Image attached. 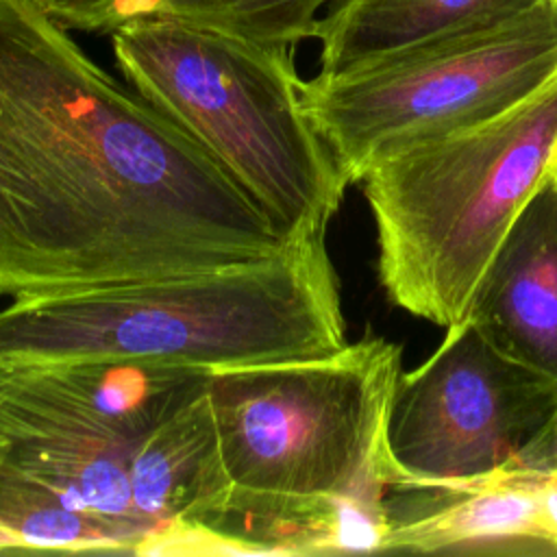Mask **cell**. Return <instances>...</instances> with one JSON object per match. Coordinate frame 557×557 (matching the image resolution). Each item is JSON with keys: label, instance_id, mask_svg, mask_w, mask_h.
I'll return each mask as SVG.
<instances>
[{"label": "cell", "instance_id": "cell-9", "mask_svg": "<svg viewBox=\"0 0 557 557\" xmlns=\"http://www.w3.org/2000/svg\"><path fill=\"white\" fill-rule=\"evenodd\" d=\"M466 315L500 350L557 381V163L511 224Z\"/></svg>", "mask_w": 557, "mask_h": 557}, {"label": "cell", "instance_id": "cell-5", "mask_svg": "<svg viewBox=\"0 0 557 557\" xmlns=\"http://www.w3.org/2000/svg\"><path fill=\"white\" fill-rule=\"evenodd\" d=\"M403 348L363 337L300 359L207 370L231 492L300 500L392 492L387 418Z\"/></svg>", "mask_w": 557, "mask_h": 557}, {"label": "cell", "instance_id": "cell-8", "mask_svg": "<svg viewBox=\"0 0 557 557\" xmlns=\"http://www.w3.org/2000/svg\"><path fill=\"white\" fill-rule=\"evenodd\" d=\"M557 420V381L500 350L472 318L400 372L387 453L396 487L461 485L511 470Z\"/></svg>", "mask_w": 557, "mask_h": 557}, {"label": "cell", "instance_id": "cell-7", "mask_svg": "<svg viewBox=\"0 0 557 557\" xmlns=\"http://www.w3.org/2000/svg\"><path fill=\"white\" fill-rule=\"evenodd\" d=\"M557 78V0L509 22L420 41L300 83L348 183L381 154L487 122Z\"/></svg>", "mask_w": 557, "mask_h": 557}, {"label": "cell", "instance_id": "cell-3", "mask_svg": "<svg viewBox=\"0 0 557 557\" xmlns=\"http://www.w3.org/2000/svg\"><path fill=\"white\" fill-rule=\"evenodd\" d=\"M557 163V78L513 109L376 157L359 183L387 298L461 322L511 224Z\"/></svg>", "mask_w": 557, "mask_h": 557}, {"label": "cell", "instance_id": "cell-15", "mask_svg": "<svg viewBox=\"0 0 557 557\" xmlns=\"http://www.w3.org/2000/svg\"><path fill=\"white\" fill-rule=\"evenodd\" d=\"M540 518L546 542L557 553V472L542 474L540 481Z\"/></svg>", "mask_w": 557, "mask_h": 557}, {"label": "cell", "instance_id": "cell-4", "mask_svg": "<svg viewBox=\"0 0 557 557\" xmlns=\"http://www.w3.org/2000/svg\"><path fill=\"white\" fill-rule=\"evenodd\" d=\"M111 39L128 85L196 139L285 239L326 235L350 183L305 111L292 46L150 17Z\"/></svg>", "mask_w": 557, "mask_h": 557}, {"label": "cell", "instance_id": "cell-12", "mask_svg": "<svg viewBox=\"0 0 557 557\" xmlns=\"http://www.w3.org/2000/svg\"><path fill=\"white\" fill-rule=\"evenodd\" d=\"M67 30L111 35L133 20H176L263 44L315 39L344 0H39Z\"/></svg>", "mask_w": 557, "mask_h": 557}, {"label": "cell", "instance_id": "cell-6", "mask_svg": "<svg viewBox=\"0 0 557 557\" xmlns=\"http://www.w3.org/2000/svg\"><path fill=\"white\" fill-rule=\"evenodd\" d=\"M205 381L144 361H0V459L78 513L104 553L144 555L133 459Z\"/></svg>", "mask_w": 557, "mask_h": 557}, {"label": "cell", "instance_id": "cell-14", "mask_svg": "<svg viewBox=\"0 0 557 557\" xmlns=\"http://www.w3.org/2000/svg\"><path fill=\"white\" fill-rule=\"evenodd\" d=\"M511 470H524L533 474H548L557 472V420L555 424L533 442L511 466Z\"/></svg>", "mask_w": 557, "mask_h": 557}, {"label": "cell", "instance_id": "cell-1", "mask_svg": "<svg viewBox=\"0 0 557 557\" xmlns=\"http://www.w3.org/2000/svg\"><path fill=\"white\" fill-rule=\"evenodd\" d=\"M289 239L96 65L39 0H0V296L213 270Z\"/></svg>", "mask_w": 557, "mask_h": 557}, {"label": "cell", "instance_id": "cell-10", "mask_svg": "<svg viewBox=\"0 0 557 557\" xmlns=\"http://www.w3.org/2000/svg\"><path fill=\"white\" fill-rule=\"evenodd\" d=\"M540 481L542 474L505 470L461 485L394 487L385 553H553Z\"/></svg>", "mask_w": 557, "mask_h": 557}, {"label": "cell", "instance_id": "cell-2", "mask_svg": "<svg viewBox=\"0 0 557 557\" xmlns=\"http://www.w3.org/2000/svg\"><path fill=\"white\" fill-rule=\"evenodd\" d=\"M346 344L326 235L213 270L13 298L0 361H144L215 370Z\"/></svg>", "mask_w": 557, "mask_h": 557}, {"label": "cell", "instance_id": "cell-13", "mask_svg": "<svg viewBox=\"0 0 557 557\" xmlns=\"http://www.w3.org/2000/svg\"><path fill=\"white\" fill-rule=\"evenodd\" d=\"M0 550L104 553V546L50 490L0 459Z\"/></svg>", "mask_w": 557, "mask_h": 557}, {"label": "cell", "instance_id": "cell-11", "mask_svg": "<svg viewBox=\"0 0 557 557\" xmlns=\"http://www.w3.org/2000/svg\"><path fill=\"white\" fill-rule=\"evenodd\" d=\"M546 0H344L320 24V74H339L400 48L496 26Z\"/></svg>", "mask_w": 557, "mask_h": 557}]
</instances>
